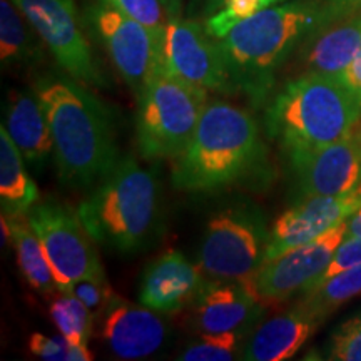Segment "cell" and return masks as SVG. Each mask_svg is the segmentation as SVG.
<instances>
[{
  "instance_id": "1",
  "label": "cell",
  "mask_w": 361,
  "mask_h": 361,
  "mask_svg": "<svg viewBox=\"0 0 361 361\" xmlns=\"http://www.w3.org/2000/svg\"><path fill=\"white\" fill-rule=\"evenodd\" d=\"M69 74H45L34 82L54 139V161L62 184L87 189L119 162L109 107Z\"/></svg>"
},
{
  "instance_id": "2",
  "label": "cell",
  "mask_w": 361,
  "mask_h": 361,
  "mask_svg": "<svg viewBox=\"0 0 361 361\" xmlns=\"http://www.w3.org/2000/svg\"><path fill=\"white\" fill-rule=\"evenodd\" d=\"M324 0H293L261 8L216 39L234 92L261 107L274 87V78L305 37L319 29Z\"/></svg>"
},
{
  "instance_id": "3",
  "label": "cell",
  "mask_w": 361,
  "mask_h": 361,
  "mask_svg": "<svg viewBox=\"0 0 361 361\" xmlns=\"http://www.w3.org/2000/svg\"><path fill=\"white\" fill-rule=\"evenodd\" d=\"M266 162L258 121L241 107L213 101L186 149L173 159L171 180L179 191L214 192L264 173Z\"/></svg>"
},
{
  "instance_id": "4",
  "label": "cell",
  "mask_w": 361,
  "mask_h": 361,
  "mask_svg": "<svg viewBox=\"0 0 361 361\" xmlns=\"http://www.w3.org/2000/svg\"><path fill=\"white\" fill-rule=\"evenodd\" d=\"M78 214L96 245L121 255L146 251L161 236L159 180L126 156L80 201Z\"/></svg>"
},
{
  "instance_id": "5",
  "label": "cell",
  "mask_w": 361,
  "mask_h": 361,
  "mask_svg": "<svg viewBox=\"0 0 361 361\" xmlns=\"http://www.w3.org/2000/svg\"><path fill=\"white\" fill-rule=\"evenodd\" d=\"M360 121L361 101L348 85L313 72L288 80L264 111L266 134L286 156L340 141Z\"/></svg>"
},
{
  "instance_id": "6",
  "label": "cell",
  "mask_w": 361,
  "mask_h": 361,
  "mask_svg": "<svg viewBox=\"0 0 361 361\" xmlns=\"http://www.w3.org/2000/svg\"><path fill=\"white\" fill-rule=\"evenodd\" d=\"M135 142L147 161L176 159L186 149L207 104V90L161 67L137 97Z\"/></svg>"
},
{
  "instance_id": "7",
  "label": "cell",
  "mask_w": 361,
  "mask_h": 361,
  "mask_svg": "<svg viewBox=\"0 0 361 361\" xmlns=\"http://www.w3.org/2000/svg\"><path fill=\"white\" fill-rule=\"evenodd\" d=\"M269 229L261 207L236 202L216 211L202 233L197 266L207 279L251 278L264 261Z\"/></svg>"
},
{
  "instance_id": "8",
  "label": "cell",
  "mask_w": 361,
  "mask_h": 361,
  "mask_svg": "<svg viewBox=\"0 0 361 361\" xmlns=\"http://www.w3.org/2000/svg\"><path fill=\"white\" fill-rule=\"evenodd\" d=\"M61 69L90 87H107L109 80L99 67L85 20L74 0H13Z\"/></svg>"
},
{
  "instance_id": "9",
  "label": "cell",
  "mask_w": 361,
  "mask_h": 361,
  "mask_svg": "<svg viewBox=\"0 0 361 361\" xmlns=\"http://www.w3.org/2000/svg\"><path fill=\"white\" fill-rule=\"evenodd\" d=\"M51 263L61 291L79 279L104 273L96 243L80 223L78 211L57 201H42L25 214Z\"/></svg>"
},
{
  "instance_id": "10",
  "label": "cell",
  "mask_w": 361,
  "mask_h": 361,
  "mask_svg": "<svg viewBox=\"0 0 361 361\" xmlns=\"http://www.w3.org/2000/svg\"><path fill=\"white\" fill-rule=\"evenodd\" d=\"M84 20L99 39L124 82L139 97L159 67V42L142 24L111 6L107 0H90Z\"/></svg>"
},
{
  "instance_id": "11",
  "label": "cell",
  "mask_w": 361,
  "mask_h": 361,
  "mask_svg": "<svg viewBox=\"0 0 361 361\" xmlns=\"http://www.w3.org/2000/svg\"><path fill=\"white\" fill-rule=\"evenodd\" d=\"M159 67L207 92L234 94L218 42L197 20L169 19L159 42Z\"/></svg>"
},
{
  "instance_id": "12",
  "label": "cell",
  "mask_w": 361,
  "mask_h": 361,
  "mask_svg": "<svg viewBox=\"0 0 361 361\" xmlns=\"http://www.w3.org/2000/svg\"><path fill=\"white\" fill-rule=\"evenodd\" d=\"M345 236L346 221L314 241L263 261L250 278L252 288L264 303H281L305 293L322 276Z\"/></svg>"
},
{
  "instance_id": "13",
  "label": "cell",
  "mask_w": 361,
  "mask_h": 361,
  "mask_svg": "<svg viewBox=\"0 0 361 361\" xmlns=\"http://www.w3.org/2000/svg\"><path fill=\"white\" fill-rule=\"evenodd\" d=\"M288 159L298 200L353 191L361 184V121L340 141L288 154Z\"/></svg>"
},
{
  "instance_id": "14",
  "label": "cell",
  "mask_w": 361,
  "mask_h": 361,
  "mask_svg": "<svg viewBox=\"0 0 361 361\" xmlns=\"http://www.w3.org/2000/svg\"><path fill=\"white\" fill-rule=\"evenodd\" d=\"M361 206V184L353 191L336 196H314L298 200L274 221L269 231L264 261L293 247L303 246L348 221Z\"/></svg>"
},
{
  "instance_id": "15",
  "label": "cell",
  "mask_w": 361,
  "mask_h": 361,
  "mask_svg": "<svg viewBox=\"0 0 361 361\" xmlns=\"http://www.w3.org/2000/svg\"><path fill=\"white\" fill-rule=\"evenodd\" d=\"M192 306V328L200 335L226 331L250 335L264 313V301L255 291L250 278L238 281L209 279Z\"/></svg>"
},
{
  "instance_id": "16",
  "label": "cell",
  "mask_w": 361,
  "mask_h": 361,
  "mask_svg": "<svg viewBox=\"0 0 361 361\" xmlns=\"http://www.w3.org/2000/svg\"><path fill=\"white\" fill-rule=\"evenodd\" d=\"M207 281L200 266L183 252L168 251L144 269L139 303L161 314L178 313L197 300Z\"/></svg>"
},
{
  "instance_id": "17",
  "label": "cell",
  "mask_w": 361,
  "mask_h": 361,
  "mask_svg": "<svg viewBox=\"0 0 361 361\" xmlns=\"http://www.w3.org/2000/svg\"><path fill=\"white\" fill-rule=\"evenodd\" d=\"M159 314L147 306L119 298L102 316V340L116 358H147L157 353L169 336V324Z\"/></svg>"
},
{
  "instance_id": "18",
  "label": "cell",
  "mask_w": 361,
  "mask_h": 361,
  "mask_svg": "<svg viewBox=\"0 0 361 361\" xmlns=\"http://www.w3.org/2000/svg\"><path fill=\"white\" fill-rule=\"evenodd\" d=\"M324 319L303 301L251 329L239 358L247 361H284L295 356Z\"/></svg>"
},
{
  "instance_id": "19",
  "label": "cell",
  "mask_w": 361,
  "mask_h": 361,
  "mask_svg": "<svg viewBox=\"0 0 361 361\" xmlns=\"http://www.w3.org/2000/svg\"><path fill=\"white\" fill-rule=\"evenodd\" d=\"M30 168L42 171L54 156V139L47 116L37 96L11 90L7 97L6 123L2 124Z\"/></svg>"
},
{
  "instance_id": "20",
  "label": "cell",
  "mask_w": 361,
  "mask_h": 361,
  "mask_svg": "<svg viewBox=\"0 0 361 361\" xmlns=\"http://www.w3.org/2000/svg\"><path fill=\"white\" fill-rule=\"evenodd\" d=\"M308 39L306 72L340 78L361 51V12L316 30Z\"/></svg>"
},
{
  "instance_id": "21",
  "label": "cell",
  "mask_w": 361,
  "mask_h": 361,
  "mask_svg": "<svg viewBox=\"0 0 361 361\" xmlns=\"http://www.w3.org/2000/svg\"><path fill=\"white\" fill-rule=\"evenodd\" d=\"M39 188L7 129L0 128V206L2 214L24 216L39 202Z\"/></svg>"
},
{
  "instance_id": "22",
  "label": "cell",
  "mask_w": 361,
  "mask_h": 361,
  "mask_svg": "<svg viewBox=\"0 0 361 361\" xmlns=\"http://www.w3.org/2000/svg\"><path fill=\"white\" fill-rule=\"evenodd\" d=\"M45 44L13 0H0V61L4 69L32 67L44 59Z\"/></svg>"
},
{
  "instance_id": "23",
  "label": "cell",
  "mask_w": 361,
  "mask_h": 361,
  "mask_svg": "<svg viewBox=\"0 0 361 361\" xmlns=\"http://www.w3.org/2000/svg\"><path fill=\"white\" fill-rule=\"evenodd\" d=\"M12 224V246L17 255L20 274L30 288L44 296H56L61 293V284L42 247V243L30 226L27 216H13Z\"/></svg>"
},
{
  "instance_id": "24",
  "label": "cell",
  "mask_w": 361,
  "mask_h": 361,
  "mask_svg": "<svg viewBox=\"0 0 361 361\" xmlns=\"http://www.w3.org/2000/svg\"><path fill=\"white\" fill-rule=\"evenodd\" d=\"M358 296H361V266L338 273L318 286L305 291L301 301L319 318L326 319V316L341 305Z\"/></svg>"
},
{
  "instance_id": "25",
  "label": "cell",
  "mask_w": 361,
  "mask_h": 361,
  "mask_svg": "<svg viewBox=\"0 0 361 361\" xmlns=\"http://www.w3.org/2000/svg\"><path fill=\"white\" fill-rule=\"evenodd\" d=\"M49 313L61 335L74 343L87 345L92 336L96 316L90 313L79 298L67 291L57 293L49 306Z\"/></svg>"
},
{
  "instance_id": "26",
  "label": "cell",
  "mask_w": 361,
  "mask_h": 361,
  "mask_svg": "<svg viewBox=\"0 0 361 361\" xmlns=\"http://www.w3.org/2000/svg\"><path fill=\"white\" fill-rule=\"evenodd\" d=\"M247 333L226 331L218 335H201L200 341H194L180 351L183 361H231L239 358Z\"/></svg>"
},
{
  "instance_id": "27",
  "label": "cell",
  "mask_w": 361,
  "mask_h": 361,
  "mask_svg": "<svg viewBox=\"0 0 361 361\" xmlns=\"http://www.w3.org/2000/svg\"><path fill=\"white\" fill-rule=\"evenodd\" d=\"M30 353L45 361H90L92 351L87 345L67 340L64 335L45 336L42 333H32L29 336Z\"/></svg>"
},
{
  "instance_id": "28",
  "label": "cell",
  "mask_w": 361,
  "mask_h": 361,
  "mask_svg": "<svg viewBox=\"0 0 361 361\" xmlns=\"http://www.w3.org/2000/svg\"><path fill=\"white\" fill-rule=\"evenodd\" d=\"M64 291L79 298L96 318H101V316L106 314L111 306L119 300V296L112 291L111 284L107 283L104 273L97 274V276L79 279V281L72 283Z\"/></svg>"
},
{
  "instance_id": "29",
  "label": "cell",
  "mask_w": 361,
  "mask_h": 361,
  "mask_svg": "<svg viewBox=\"0 0 361 361\" xmlns=\"http://www.w3.org/2000/svg\"><path fill=\"white\" fill-rule=\"evenodd\" d=\"M111 6L137 20L161 42L162 32L169 22L168 11L162 0H107Z\"/></svg>"
},
{
  "instance_id": "30",
  "label": "cell",
  "mask_w": 361,
  "mask_h": 361,
  "mask_svg": "<svg viewBox=\"0 0 361 361\" xmlns=\"http://www.w3.org/2000/svg\"><path fill=\"white\" fill-rule=\"evenodd\" d=\"M329 360L361 361V310L341 323L329 338Z\"/></svg>"
},
{
  "instance_id": "31",
  "label": "cell",
  "mask_w": 361,
  "mask_h": 361,
  "mask_svg": "<svg viewBox=\"0 0 361 361\" xmlns=\"http://www.w3.org/2000/svg\"><path fill=\"white\" fill-rule=\"evenodd\" d=\"M356 266H361V238L345 236V239L341 241V245L336 247L335 255H333V258L326 266V269L323 271L322 276L316 279L308 290L318 286V284H322L323 281H326L328 278L335 276L338 273H343V271L346 269L356 268Z\"/></svg>"
},
{
  "instance_id": "32",
  "label": "cell",
  "mask_w": 361,
  "mask_h": 361,
  "mask_svg": "<svg viewBox=\"0 0 361 361\" xmlns=\"http://www.w3.org/2000/svg\"><path fill=\"white\" fill-rule=\"evenodd\" d=\"M356 12H361V0H324L323 22L319 29Z\"/></svg>"
},
{
  "instance_id": "33",
  "label": "cell",
  "mask_w": 361,
  "mask_h": 361,
  "mask_svg": "<svg viewBox=\"0 0 361 361\" xmlns=\"http://www.w3.org/2000/svg\"><path fill=\"white\" fill-rule=\"evenodd\" d=\"M340 79L348 85L351 92L361 101V51L356 54V57L340 75Z\"/></svg>"
},
{
  "instance_id": "34",
  "label": "cell",
  "mask_w": 361,
  "mask_h": 361,
  "mask_svg": "<svg viewBox=\"0 0 361 361\" xmlns=\"http://www.w3.org/2000/svg\"><path fill=\"white\" fill-rule=\"evenodd\" d=\"M223 4L224 0H197V7H200L201 13L206 17V19L218 12L219 8L223 7Z\"/></svg>"
},
{
  "instance_id": "35",
  "label": "cell",
  "mask_w": 361,
  "mask_h": 361,
  "mask_svg": "<svg viewBox=\"0 0 361 361\" xmlns=\"http://www.w3.org/2000/svg\"><path fill=\"white\" fill-rule=\"evenodd\" d=\"M346 236L361 238V206L358 207V211L346 221Z\"/></svg>"
},
{
  "instance_id": "36",
  "label": "cell",
  "mask_w": 361,
  "mask_h": 361,
  "mask_svg": "<svg viewBox=\"0 0 361 361\" xmlns=\"http://www.w3.org/2000/svg\"><path fill=\"white\" fill-rule=\"evenodd\" d=\"M162 4H164L166 11H168L169 19H173V17H180L184 0H162Z\"/></svg>"
},
{
  "instance_id": "37",
  "label": "cell",
  "mask_w": 361,
  "mask_h": 361,
  "mask_svg": "<svg viewBox=\"0 0 361 361\" xmlns=\"http://www.w3.org/2000/svg\"><path fill=\"white\" fill-rule=\"evenodd\" d=\"M284 0H259V7L264 8V7H269V6H274V4H281Z\"/></svg>"
}]
</instances>
